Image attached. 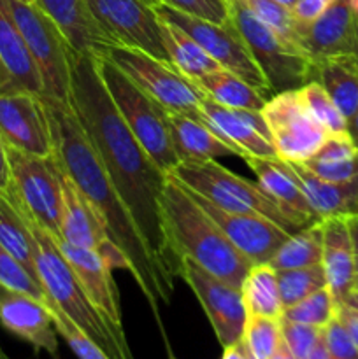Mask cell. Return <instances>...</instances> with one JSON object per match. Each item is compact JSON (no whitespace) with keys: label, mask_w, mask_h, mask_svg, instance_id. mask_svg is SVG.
I'll list each match as a JSON object with an SVG mask.
<instances>
[{"label":"cell","mask_w":358,"mask_h":359,"mask_svg":"<svg viewBox=\"0 0 358 359\" xmlns=\"http://www.w3.org/2000/svg\"><path fill=\"white\" fill-rule=\"evenodd\" d=\"M0 86H2V77H0Z\"/></svg>","instance_id":"60"},{"label":"cell","mask_w":358,"mask_h":359,"mask_svg":"<svg viewBox=\"0 0 358 359\" xmlns=\"http://www.w3.org/2000/svg\"><path fill=\"white\" fill-rule=\"evenodd\" d=\"M281 333H283V342L286 344L295 359H304L323 339V328L288 321L284 318H281Z\"/></svg>","instance_id":"41"},{"label":"cell","mask_w":358,"mask_h":359,"mask_svg":"<svg viewBox=\"0 0 358 359\" xmlns=\"http://www.w3.org/2000/svg\"><path fill=\"white\" fill-rule=\"evenodd\" d=\"M262 116L277 158L304 163L314 156L330 133L309 114L298 90L281 91L263 105Z\"/></svg>","instance_id":"12"},{"label":"cell","mask_w":358,"mask_h":359,"mask_svg":"<svg viewBox=\"0 0 358 359\" xmlns=\"http://www.w3.org/2000/svg\"><path fill=\"white\" fill-rule=\"evenodd\" d=\"M200 112V123L209 126L242 160L246 156H277L262 111L225 107L204 95Z\"/></svg>","instance_id":"17"},{"label":"cell","mask_w":358,"mask_h":359,"mask_svg":"<svg viewBox=\"0 0 358 359\" xmlns=\"http://www.w3.org/2000/svg\"><path fill=\"white\" fill-rule=\"evenodd\" d=\"M323 344L332 359H358L357 344L337 318L323 328Z\"/></svg>","instance_id":"43"},{"label":"cell","mask_w":358,"mask_h":359,"mask_svg":"<svg viewBox=\"0 0 358 359\" xmlns=\"http://www.w3.org/2000/svg\"><path fill=\"white\" fill-rule=\"evenodd\" d=\"M142 2H146L147 6L153 7V6H157V4H160V0H142Z\"/></svg>","instance_id":"56"},{"label":"cell","mask_w":358,"mask_h":359,"mask_svg":"<svg viewBox=\"0 0 358 359\" xmlns=\"http://www.w3.org/2000/svg\"><path fill=\"white\" fill-rule=\"evenodd\" d=\"M242 342L255 359H269L283 342L281 319L265 316H248Z\"/></svg>","instance_id":"36"},{"label":"cell","mask_w":358,"mask_h":359,"mask_svg":"<svg viewBox=\"0 0 358 359\" xmlns=\"http://www.w3.org/2000/svg\"><path fill=\"white\" fill-rule=\"evenodd\" d=\"M0 93H44L41 72L4 0H0Z\"/></svg>","instance_id":"23"},{"label":"cell","mask_w":358,"mask_h":359,"mask_svg":"<svg viewBox=\"0 0 358 359\" xmlns=\"http://www.w3.org/2000/svg\"><path fill=\"white\" fill-rule=\"evenodd\" d=\"M7 156L13 179L9 195L32 223L60 242L62 186L55 156H34L13 147H7Z\"/></svg>","instance_id":"9"},{"label":"cell","mask_w":358,"mask_h":359,"mask_svg":"<svg viewBox=\"0 0 358 359\" xmlns=\"http://www.w3.org/2000/svg\"><path fill=\"white\" fill-rule=\"evenodd\" d=\"M44 304L48 307L49 314H51L53 323H55V328L58 332V335L62 337L67 342V346L72 349V353L76 354L77 359H109L104 354V351L98 349L58 307L53 300H49L48 297L44 298Z\"/></svg>","instance_id":"39"},{"label":"cell","mask_w":358,"mask_h":359,"mask_svg":"<svg viewBox=\"0 0 358 359\" xmlns=\"http://www.w3.org/2000/svg\"><path fill=\"white\" fill-rule=\"evenodd\" d=\"M60 186H62V221H60L62 241L60 242L100 252L111 242L102 216L84 196L74 179L62 168H60Z\"/></svg>","instance_id":"21"},{"label":"cell","mask_w":358,"mask_h":359,"mask_svg":"<svg viewBox=\"0 0 358 359\" xmlns=\"http://www.w3.org/2000/svg\"><path fill=\"white\" fill-rule=\"evenodd\" d=\"M269 359H295V356L290 353V349L286 347V344L281 342V346L277 347L276 353H274Z\"/></svg>","instance_id":"52"},{"label":"cell","mask_w":358,"mask_h":359,"mask_svg":"<svg viewBox=\"0 0 358 359\" xmlns=\"http://www.w3.org/2000/svg\"><path fill=\"white\" fill-rule=\"evenodd\" d=\"M353 56L357 58V62H358V14H354V49H353Z\"/></svg>","instance_id":"53"},{"label":"cell","mask_w":358,"mask_h":359,"mask_svg":"<svg viewBox=\"0 0 358 359\" xmlns=\"http://www.w3.org/2000/svg\"><path fill=\"white\" fill-rule=\"evenodd\" d=\"M34 4L58 25L74 51L100 55L114 44L91 16L86 0H34Z\"/></svg>","instance_id":"25"},{"label":"cell","mask_w":358,"mask_h":359,"mask_svg":"<svg viewBox=\"0 0 358 359\" xmlns=\"http://www.w3.org/2000/svg\"><path fill=\"white\" fill-rule=\"evenodd\" d=\"M98 74L119 116L154 163L167 174L179 163L167 123V109L144 93L111 60L95 55Z\"/></svg>","instance_id":"5"},{"label":"cell","mask_w":358,"mask_h":359,"mask_svg":"<svg viewBox=\"0 0 358 359\" xmlns=\"http://www.w3.org/2000/svg\"><path fill=\"white\" fill-rule=\"evenodd\" d=\"M347 135H350L351 142L354 144V147L358 149V109L350 119H347Z\"/></svg>","instance_id":"50"},{"label":"cell","mask_w":358,"mask_h":359,"mask_svg":"<svg viewBox=\"0 0 358 359\" xmlns=\"http://www.w3.org/2000/svg\"><path fill=\"white\" fill-rule=\"evenodd\" d=\"M321 251L323 231L321 219H319L290 235L269 263L276 270L304 269L321 263Z\"/></svg>","instance_id":"33"},{"label":"cell","mask_w":358,"mask_h":359,"mask_svg":"<svg viewBox=\"0 0 358 359\" xmlns=\"http://www.w3.org/2000/svg\"><path fill=\"white\" fill-rule=\"evenodd\" d=\"M260 21L269 25L274 32L290 41L291 44L298 46V30L300 21L295 20L288 7L281 6L277 0H241ZM300 48V46H298ZM302 49V48H300Z\"/></svg>","instance_id":"38"},{"label":"cell","mask_w":358,"mask_h":359,"mask_svg":"<svg viewBox=\"0 0 358 359\" xmlns=\"http://www.w3.org/2000/svg\"><path fill=\"white\" fill-rule=\"evenodd\" d=\"M56 244H58L62 255L65 256L70 269L76 273L84 293L88 294L95 309L100 312L105 323L111 326L116 339L123 346L128 347L125 328H123L121 309H119L118 287L112 279L111 266L104 262V258L98 252L90 251V249L76 248V245H70L67 242H56Z\"/></svg>","instance_id":"18"},{"label":"cell","mask_w":358,"mask_h":359,"mask_svg":"<svg viewBox=\"0 0 358 359\" xmlns=\"http://www.w3.org/2000/svg\"><path fill=\"white\" fill-rule=\"evenodd\" d=\"M302 165H304L309 172L318 175L319 179H325V181L346 182L358 177V156L343 161L307 160Z\"/></svg>","instance_id":"44"},{"label":"cell","mask_w":358,"mask_h":359,"mask_svg":"<svg viewBox=\"0 0 358 359\" xmlns=\"http://www.w3.org/2000/svg\"><path fill=\"white\" fill-rule=\"evenodd\" d=\"M281 318L293 323H302V325L316 326V328H325L336 318V300L329 287L325 286L305 297L298 304L284 309Z\"/></svg>","instance_id":"37"},{"label":"cell","mask_w":358,"mask_h":359,"mask_svg":"<svg viewBox=\"0 0 358 359\" xmlns=\"http://www.w3.org/2000/svg\"><path fill=\"white\" fill-rule=\"evenodd\" d=\"M351 6V9H353L354 14H358V0H347Z\"/></svg>","instance_id":"55"},{"label":"cell","mask_w":358,"mask_h":359,"mask_svg":"<svg viewBox=\"0 0 358 359\" xmlns=\"http://www.w3.org/2000/svg\"><path fill=\"white\" fill-rule=\"evenodd\" d=\"M314 81L347 119L358 109V62L353 55H336L314 63Z\"/></svg>","instance_id":"28"},{"label":"cell","mask_w":358,"mask_h":359,"mask_svg":"<svg viewBox=\"0 0 358 359\" xmlns=\"http://www.w3.org/2000/svg\"><path fill=\"white\" fill-rule=\"evenodd\" d=\"M13 179H11L9 156H7V146L0 135V193H9Z\"/></svg>","instance_id":"47"},{"label":"cell","mask_w":358,"mask_h":359,"mask_svg":"<svg viewBox=\"0 0 358 359\" xmlns=\"http://www.w3.org/2000/svg\"><path fill=\"white\" fill-rule=\"evenodd\" d=\"M350 224L351 238H353V252H354V291L358 293V216L347 217Z\"/></svg>","instance_id":"49"},{"label":"cell","mask_w":358,"mask_h":359,"mask_svg":"<svg viewBox=\"0 0 358 359\" xmlns=\"http://www.w3.org/2000/svg\"><path fill=\"white\" fill-rule=\"evenodd\" d=\"M304 359H332V356L329 354V351H326L325 344H323V339H321V342H319L318 346H316Z\"/></svg>","instance_id":"51"},{"label":"cell","mask_w":358,"mask_h":359,"mask_svg":"<svg viewBox=\"0 0 358 359\" xmlns=\"http://www.w3.org/2000/svg\"><path fill=\"white\" fill-rule=\"evenodd\" d=\"M153 9L158 18L186 32L223 69L237 74L239 77H242L246 83L255 86L262 93H270L265 77L260 72L251 51L232 21L213 23V21L200 20V18L183 13V11L168 7L165 4H157L153 6Z\"/></svg>","instance_id":"11"},{"label":"cell","mask_w":358,"mask_h":359,"mask_svg":"<svg viewBox=\"0 0 358 359\" xmlns=\"http://www.w3.org/2000/svg\"><path fill=\"white\" fill-rule=\"evenodd\" d=\"M298 46L312 60L336 55H353L354 13L347 0H336L311 23H300Z\"/></svg>","instance_id":"20"},{"label":"cell","mask_w":358,"mask_h":359,"mask_svg":"<svg viewBox=\"0 0 358 359\" xmlns=\"http://www.w3.org/2000/svg\"><path fill=\"white\" fill-rule=\"evenodd\" d=\"M333 2L336 0H297V4L291 7V14L300 23H311L319 14L325 13Z\"/></svg>","instance_id":"46"},{"label":"cell","mask_w":358,"mask_h":359,"mask_svg":"<svg viewBox=\"0 0 358 359\" xmlns=\"http://www.w3.org/2000/svg\"><path fill=\"white\" fill-rule=\"evenodd\" d=\"M321 266L326 287L337 304L354 291V252L347 217H325L321 219Z\"/></svg>","instance_id":"24"},{"label":"cell","mask_w":358,"mask_h":359,"mask_svg":"<svg viewBox=\"0 0 358 359\" xmlns=\"http://www.w3.org/2000/svg\"><path fill=\"white\" fill-rule=\"evenodd\" d=\"M0 284L9 290L30 294L41 302H44L46 298L41 283L2 244H0Z\"/></svg>","instance_id":"40"},{"label":"cell","mask_w":358,"mask_h":359,"mask_svg":"<svg viewBox=\"0 0 358 359\" xmlns=\"http://www.w3.org/2000/svg\"><path fill=\"white\" fill-rule=\"evenodd\" d=\"M0 244L37 279L35 242L30 223L9 193H0Z\"/></svg>","instance_id":"30"},{"label":"cell","mask_w":358,"mask_h":359,"mask_svg":"<svg viewBox=\"0 0 358 359\" xmlns=\"http://www.w3.org/2000/svg\"><path fill=\"white\" fill-rule=\"evenodd\" d=\"M91 16L118 46L140 49L158 60H168L161 21L142 0H86Z\"/></svg>","instance_id":"13"},{"label":"cell","mask_w":358,"mask_h":359,"mask_svg":"<svg viewBox=\"0 0 358 359\" xmlns=\"http://www.w3.org/2000/svg\"><path fill=\"white\" fill-rule=\"evenodd\" d=\"M242 300H244L246 314L277 318L283 316L279 284H277V270L270 263L249 266L244 280L241 284Z\"/></svg>","instance_id":"31"},{"label":"cell","mask_w":358,"mask_h":359,"mask_svg":"<svg viewBox=\"0 0 358 359\" xmlns=\"http://www.w3.org/2000/svg\"><path fill=\"white\" fill-rule=\"evenodd\" d=\"M69 104L132 214L161 279L174 290L179 259L168 242L161 207L167 174L146 153L119 116L98 74L93 53L70 49Z\"/></svg>","instance_id":"1"},{"label":"cell","mask_w":358,"mask_h":359,"mask_svg":"<svg viewBox=\"0 0 358 359\" xmlns=\"http://www.w3.org/2000/svg\"><path fill=\"white\" fill-rule=\"evenodd\" d=\"M41 98L51 126L53 156L100 214L109 238L128 258L130 273L150 302L154 319L161 328L158 304L161 302L167 305L174 290L161 279L132 214L116 191L100 156L77 121L69 100H58L48 95H41Z\"/></svg>","instance_id":"2"},{"label":"cell","mask_w":358,"mask_h":359,"mask_svg":"<svg viewBox=\"0 0 358 359\" xmlns=\"http://www.w3.org/2000/svg\"><path fill=\"white\" fill-rule=\"evenodd\" d=\"M0 353H2V349H0Z\"/></svg>","instance_id":"61"},{"label":"cell","mask_w":358,"mask_h":359,"mask_svg":"<svg viewBox=\"0 0 358 359\" xmlns=\"http://www.w3.org/2000/svg\"><path fill=\"white\" fill-rule=\"evenodd\" d=\"M167 351H168V359H178V358L174 356V353H172V351H171V347H168V346H167Z\"/></svg>","instance_id":"57"},{"label":"cell","mask_w":358,"mask_h":359,"mask_svg":"<svg viewBox=\"0 0 358 359\" xmlns=\"http://www.w3.org/2000/svg\"><path fill=\"white\" fill-rule=\"evenodd\" d=\"M277 284L283 309L291 307L305 297L326 286V277L321 263L304 269L277 270Z\"/></svg>","instance_id":"34"},{"label":"cell","mask_w":358,"mask_h":359,"mask_svg":"<svg viewBox=\"0 0 358 359\" xmlns=\"http://www.w3.org/2000/svg\"><path fill=\"white\" fill-rule=\"evenodd\" d=\"M0 359H9V358H7L6 354H4V351H2V353H0Z\"/></svg>","instance_id":"58"},{"label":"cell","mask_w":358,"mask_h":359,"mask_svg":"<svg viewBox=\"0 0 358 359\" xmlns=\"http://www.w3.org/2000/svg\"><path fill=\"white\" fill-rule=\"evenodd\" d=\"M200 88L206 97L218 104L230 109H249V111H262L269 98L265 93L256 90L249 83H246L237 74L227 69H218L214 72L206 74L200 79L193 81Z\"/></svg>","instance_id":"29"},{"label":"cell","mask_w":358,"mask_h":359,"mask_svg":"<svg viewBox=\"0 0 358 359\" xmlns=\"http://www.w3.org/2000/svg\"><path fill=\"white\" fill-rule=\"evenodd\" d=\"M244 161L256 175V184L272 202H276L284 210V214L297 226L305 228L319 221L309 207L307 200L298 186L297 177H295L293 168L288 161L277 156H246Z\"/></svg>","instance_id":"22"},{"label":"cell","mask_w":358,"mask_h":359,"mask_svg":"<svg viewBox=\"0 0 358 359\" xmlns=\"http://www.w3.org/2000/svg\"><path fill=\"white\" fill-rule=\"evenodd\" d=\"M167 123L179 161H206L223 156H237V153L227 142H223L209 126L190 116L167 111Z\"/></svg>","instance_id":"27"},{"label":"cell","mask_w":358,"mask_h":359,"mask_svg":"<svg viewBox=\"0 0 358 359\" xmlns=\"http://www.w3.org/2000/svg\"><path fill=\"white\" fill-rule=\"evenodd\" d=\"M277 2L281 4V6H284V7H288V9L291 11V7L295 6V4H297V0H277Z\"/></svg>","instance_id":"54"},{"label":"cell","mask_w":358,"mask_h":359,"mask_svg":"<svg viewBox=\"0 0 358 359\" xmlns=\"http://www.w3.org/2000/svg\"><path fill=\"white\" fill-rule=\"evenodd\" d=\"M0 135L7 147L34 156H53L51 126L41 95L0 93Z\"/></svg>","instance_id":"15"},{"label":"cell","mask_w":358,"mask_h":359,"mask_svg":"<svg viewBox=\"0 0 358 359\" xmlns=\"http://www.w3.org/2000/svg\"><path fill=\"white\" fill-rule=\"evenodd\" d=\"M28 219V217H27ZM35 242V272L44 293L109 359H133L95 309L55 238L28 219Z\"/></svg>","instance_id":"4"},{"label":"cell","mask_w":358,"mask_h":359,"mask_svg":"<svg viewBox=\"0 0 358 359\" xmlns=\"http://www.w3.org/2000/svg\"><path fill=\"white\" fill-rule=\"evenodd\" d=\"M21 2H28V4H32V2H34V0H21Z\"/></svg>","instance_id":"59"},{"label":"cell","mask_w":358,"mask_h":359,"mask_svg":"<svg viewBox=\"0 0 358 359\" xmlns=\"http://www.w3.org/2000/svg\"><path fill=\"white\" fill-rule=\"evenodd\" d=\"M14 23L20 28L30 55L41 72L42 86L48 97L69 100L70 91V46L58 25L34 2L4 0Z\"/></svg>","instance_id":"10"},{"label":"cell","mask_w":358,"mask_h":359,"mask_svg":"<svg viewBox=\"0 0 358 359\" xmlns=\"http://www.w3.org/2000/svg\"><path fill=\"white\" fill-rule=\"evenodd\" d=\"M161 35H164V44L168 53V60L172 65L186 76L188 79L197 81L206 74L214 72L218 69H223L216 60L211 58L200 44H197L186 32L168 21L161 20Z\"/></svg>","instance_id":"32"},{"label":"cell","mask_w":358,"mask_h":359,"mask_svg":"<svg viewBox=\"0 0 358 359\" xmlns=\"http://www.w3.org/2000/svg\"><path fill=\"white\" fill-rule=\"evenodd\" d=\"M302 104L309 111V114L330 133V135H337V133H347V121L343 116V112L337 109L336 102L330 98V95L323 90L321 84L318 81H311L305 86L298 90Z\"/></svg>","instance_id":"35"},{"label":"cell","mask_w":358,"mask_h":359,"mask_svg":"<svg viewBox=\"0 0 358 359\" xmlns=\"http://www.w3.org/2000/svg\"><path fill=\"white\" fill-rule=\"evenodd\" d=\"M221 359H255L251 356V353L248 351V347L244 346L242 339L239 342L232 344V346L223 347V356Z\"/></svg>","instance_id":"48"},{"label":"cell","mask_w":358,"mask_h":359,"mask_svg":"<svg viewBox=\"0 0 358 359\" xmlns=\"http://www.w3.org/2000/svg\"><path fill=\"white\" fill-rule=\"evenodd\" d=\"M179 277L195 293L221 347L239 342L248 318L241 290L204 270L190 258L179 259Z\"/></svg>","instance_id":"14"},{"label":"cell","mask_w":358,"mask_h":359,"mask_svg":"<svg viewBox=\"0 0 358 359\" xmlns=\"http://www.w3.org/2000/svg\"><path fill=\"white\" fill-rule=\"evenodd\" d=\"M0 325L35 351L56 358L58 332L44 302L0 284Z\"/></svg>","instance_id":"19"},{"label":"cell","mask_w":358,"mask_h":359,"mask_svg":"<svg viewBox=\"0 0 358 359\" xmlns=\"http://www.w3.org/2000/svg\"><path fill=\"white\" fill-rule=\"evenodd\" d=\"M168 7L183 11L186 14L200 18V20L213 21V23H228L230 11L228 0H160Z\"/></svg>","instance_id":"42"},{"label":"cell","mask_w":358,"mask_h":359,"mask_svg":"<svg viewBox=\"0 0 358 359\" xmlns=\"http://www.w3.org/2000/svg\"><path fill=\"white\" fill-rule=\"evenodd\" d=\"M186 189L195 198V202L209 214L211 219L221 228V231L230 241V244L251 265L269 263L272 256L277 252V249L290 237V233H286L283 228L277 226L276 223H272L267 217L255 216V214L230 212V210H225L211 203L209 200L200 196L193 189Z\"/></svg>","instance_id":"16"},{"label":"cell","mask_w":358,"mask_h":359,"mask_svg":"<svg viewBox=\"0 0 358 359\" xmlns=\"http://www.w3.org/2000/svg\"><path fill=\"white\" fill-rule=\"evenodd\" d=\"M167 174H172L181 184L197 191L200 196L221 209L267 217L290 235L302 230L276 202H272L263 193V189L256 182H249L248 179L235 175L234 172L218 165L214 160H183L175 165L174 170Z\"/></svg>","instance_id":"6"},{"label":"cell","mask_w":358,"mask_h":359,"mask_svg":"<svg viewBox=\"0 0 358 359\" xmlns=\"http://www.w3.org/2000/svg\"><path fill=\"white\" fill-rule=\"evenodd\" d=\"M100 55L111 60L132 83L154 98L161 107L200 121V100L204 93L171 62L154 58L140 49L118 44L109 46Z\"/></svg>","instance_id":"8"},{"label":"cell","mask_w":358,"mask_h":359,"mask_svg":"<svg viewBox=\"0 0 358 359\" xmlns=\"http://www.w3.org/2000/svg\"><path fill=\"white\" fill-rule=\"evenodd\" d=\"M161 207L175 258L193 259L204 270L241 290L251 263L230 244L221 228L172 174H167Z\"/></svg>","instance_id":"3"},{"label":"cell","mask_w":358,"mask_h":359,"mask_svg":"<svg viewBox=\"0 0 358 359\" xmlns=\"http://www.w3.org/2000/svg\"><path fill=\"white\" fill-rule=\"evenodd\" d=\"M336 318L346 328L358 347V293L351 291L346 298L336 304Z\"/></svg>","instance_id":"45"},{"label":"cell","mask_w":358,"mask_h":359,"mask_svg":"<svg viewBox=\"0 0 358 359\" xmlns=\"http://www.w3.org/2000/svg\"><path fill=\"white\" fill-rule=\"evenodd\" d=\"M288 163L293 168L298 186L318 219L358 216V177L346 182H332L319 179L302 163Z\"/></svg>","instance_id":"26"},{"label":"cell","mask_w":358,"mask_h":359,"mask_svg":"<svg viewBox=\"0 0 358 359\" xmlns=\"http://www.w3.org/2000/svg\"><path fill=\"white\" fill-rule=\"evenodd\" d=\"M228 11L274 95L300 90L314 81V62L298 46L260 21L241 0H228Z\"/></svg>","instance_id":"7"}]
</instances>
